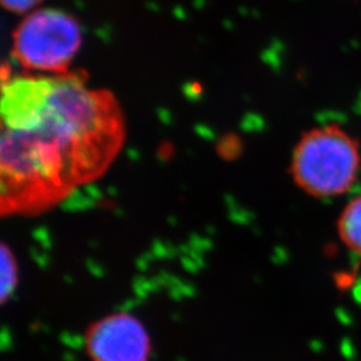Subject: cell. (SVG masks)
<instances>
[{
	"label": "cell",
	"mask_w": 361,
	"mask_h": 361,
	"mask_svg": "<svg viewBox=\"0 0 361 361\" xmlns=\"http://www.w3.org/2000/svg\"><path fill=\"white\" fill-rule=\"evenodd\" d=\"M0 209L28 216L102 177L125 141L116 97L86 75H11L1 85Z\"/></svg>",
	"instance_id": "cell-1"
},
{
	"label": "cell",
	"mask_w": 361,
	"mask_h": 361,
	"mask_svg": "<svg viewBox=\"0 0 361 361\" xmlns=\"http://www.w3.org/2000/svg\"><path fill=\"white\" fill-rule=\"evenodd\" d=\"M359 143L335 125L305 133L293 150L290 174L297 186L314 198L347 193L357 180Z\"/></svg>",
	"instance_id": "cell-2"
},
{
	"label": "cell",
	"mask_w": 361,
	"mask_h": 361,
	"mask_svg": "<svg viewBox=\"0 0 361 361\" xmlns=\"http://www.w3.org/2000/svg\"><path fill=\"white\" fill-rule=\"evenodd\" d=\"M82 44V30L71 15L43 8L28 13L13 32V55L30 71L66 74Z\"/></svg>",
	"instance_id": "cell-3"
},
{
	"label": "cell",
	"mask_w": 361,
	"mask_h": 361,
	"mask_svg": "<svg viewBox=\"0 0 361 361\" xmlns=\"http://www.w3.org/2000/svg\"><path fill=\"white\" fill-rule=\"evenodd\" d=\"M92 361H149L150 336L135 316L116 313L92 324L86 334Z\"/></svg>",
	"instance_id": "cell-4"
},
{
	"label": "cell",
	"mask_w": 361,
	"mask_h": 361,
	"mask_svg": "<svg viewBox=\"0 0 361 361\" xmlns=\"http://www.w3.org/2000/svg\"><path fill=\"white\" fill-rule=\"evenodd\" d=\"M337 232L343 244L361 257V195L343 209L337 221Z\"/></svg>",
	"instance_id": "cell-5"
},
{
	"label": "cell",
	"mask_w": 361,
	"mask_h": 361,
	"mask_svg": "<svg viewBox=\"0 0 361 361\" xmlns=\"http://www.w3.org/2000/svg\"><path fill=\"white\" fill-rule=\"evenodd\" d=\"M0 271H1L0 297H1V302L4 304L10 297L13 296L18 285V264L13 257V250L6 244H1Z\"/></svg>",
	"instance_id": "cell-6"
},
{
	"label": "cell",
	"mask_w": 361,
	"mask_h": 361,
	"mask_svg": "<svg viewBox=\"0 0 361 361\" xmlns=\"http://www.w3.org/2000/svg\"><path fill=\"white\" fill-rule=\"evenodd\" d=\"M42 0H1L4 8L15 13H30Z\"/></svg>",
	"instance_id": "cell-7"
}]
</instances>
